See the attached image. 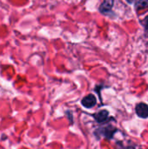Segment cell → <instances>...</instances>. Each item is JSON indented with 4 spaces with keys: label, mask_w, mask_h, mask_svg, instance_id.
<instances>
[{
    "label": "cell",
    "mask_w": 148,
    "mask_h": 149,
    "mask_svg": "<svg viewBox=\"0 0 148 149\" xmlns=\"http://www.w3.org/2000/svg\"><path fill=\"white\" fill-rule=\"evenodd\" d=\"M81 105L85 108H92L97 105V99L94 94L90 93L85 96L81 100Z\"/></svg>",
    "instance_id": "obj_1"
},
{
    "label": "cell",
    "mask_w": 148,
    "mask_h": 149,
    "mask_svg": "<svg viewBox=\"0 0 148 149\" xmlns=\"http://www.w3.org/2000/svg\"><path fill=\"white\" fill-rule=\"evenodd\" d=\"M136 114L141 119H147L148 118V105L146 103L140 102L135 107Z\"/></svg>",
    "instance_id": "obj_2"
},
{
    "label": "cell",
    "mask_w": 148,
    "mask_h": 149,
    "mask_svg": "<svg viewBox=\"0 0 148 149\" xmlns=\"http://www.w3.org/2000/svg\"><path fill=\"white\" fill-rule=\"evenodd\" d=\"M96 132H99V131H96ZM116 132H118V130L115 127H113L111 126H107V127H101V129L99 132V134L103 135L107 140H111L113 137V134Z\"/></svg>",
    "instance_id": "obj_3"
},
{
    "label": "cell",
    "mask_w": 148,
    "mask_h": 149,
    "mask_svg": "<svg viewBox=\"0 0 148 149\" xmlns=\"http://www.w3.org/2000/svg\"><path fill=\"white\" fill-rule=\"evenodd\" d=\"M92 117L98 123H103L106 122L109 118V112L107 110H101L99 113H93Z\"/></svg>",
    "instance_id": "obj_4"
},
{
    "label": "cell",
    "mask_w": 148,
    "mask_h": 149,
    "mask_svg": "<svg viewBox=\"0 0 148 149\" xmlns=\"http://www.w3.org/2000/svg\"><path fill=\"white\" fill-rule=\"evenodd\" d=\"M113 3V0H105L104 3L101 4V7H100L101 12L106 13V12L110 11L112 10Z\"/></svg>",
    "instance_id": "obj_5"
},
{
    "label": "cell",
    "mask_w": 148,
    "mask_h": 149,
    "mask_svg": "<svg viewBox=\"0 0 148 149\" xmlns=\"http://www.w3.org/2000/svg\"><path fill=\"white\" fill-rule=\"evenodd\" d=\"M118 145H119V149H141L140 147H139V146H137V145H135V144H132V145H127V146H124V145H122V144H119L118 143Z\"/></svg>",
    "instance_id": "obj_6"
},
{
    "label": "cell",
    "mask_w": 148,
    "mask_h": 149,
    "mask_svg": "<svg viewBox=\"0 0 148 149\" xmlns=\"http://www.w3.org/2000/svg\"><path fill=\"white\" fill-rule=\"evenodd\" d=\"M137 7L140 9L147 8L148 7V0H140L137 3Z\"/></svg>",
    "instance_id": "obj_7"
},
{
    "label": "cell",
    "mask_w": 148,
    "mask_h": 149,
    "mask_svg": "<svg viewBox=\"0 0 148 149\" xmlns=\"http://www.w3.org/2000/svg\"><path fill=\"white\" fill-rule=\"evenodd\" d=\"M145 25H146V27L148 29V16L146 17V19H145Z\"/></svg>",
    "instance_id": "obj_8"
},
{
    "label": "cell",
    "mask_w": 148,
    "mask_h": 149,
    "mask_svg": "<svg viewBox=\"0 0 148 149\" xmlns=\"http://www.w3.org/2000/svg\"><path fill=\"white\" fill-rule=\"evenodd\" d=\"M127 1V3H133L135 0H126Z\"/></svg>",
    "instance_id": "obj_9"
}]
</instances>
